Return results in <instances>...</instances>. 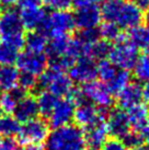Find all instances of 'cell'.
Listing matches in <instances>:
<instances>
[{"mask_svg":"<svg viewBox=\"0 0 149 150\" xmlns=\"http://www.w3.org/2000/svg\"><path fill=\"white\" fill-rule=\"evenodd\" d=\"M21 127V123L10 114H2L0 117V136L4 138H11L17 136Z\"/></svg>","mask_w":149,"mask_h":150,"instance_id":"cell-25","label":"cell"},{"mask_svg":"<svg viewBox=\"0 0 149 150\" xmlns=\"http://www.w3.org/2000/svg\"><path fill=\"white\" fill-rule=\"evenodd\" d=\"M143 99L149 104V81H146L145 86L143 87Z\"/></svg>","mask_w":149,"mask_h":150,"instance_id":"cell-43","label":"cell"},{"mask_svg":"<svg viewBox=\"0 0 149 150\" xmlns=\"http://www.w3.org/2000/svg\"><path fill=\"white\" fill-rule=\"evenodd\" d=\"M74 29L72 13L68 10H53V12L46 14L40 31L47 38H53L57 35H68Z\"/></svg>","mask_w":149,"mask_h":150,"instance_id":"cell-5","label":"cell"},{"mask_svg":"<svg viewBox=\"0 0 149 150\" xmlns=\"http://www.w3.org/2000/svg\"><path fill=\"white\" fill-rule=\"evenodd\" d=\"M77 40L79 42H81L83 45H86L87 47L95 43L98 40H100V34L99 30L94 28V29H86V30H80L79 33L77 34Z\"/></svg>","mask_w":149,"mask_h":150,"instance_id":"cell-32","label":"cell"},{"mask_svg":"<svg viewBox=\"0 0 149 150\" xmlns=\"http://www.w3.org/2000/svg\"><path fill=\"white\" fill-rule=\"evenodd\" d=\"M19 4V0H0V7L4 8H12L13 6Z\"/></svg>","mask_w":149,"mask_h":150,"instance_id":"cell-42","label":"cell"},{"mask_svg":"<svg viewBox=\"0 0 149 150\" xmlns=\"http://www.w3.org/2000/svg\"><path fill=\"white\" fill-rule=\"evenodd\" d=\"M0 150H22L19 142L13 140L12 138H4L0 142Z\"/></svg>","mask_w":149,"mask_h":150,"instance_id":"cell-37","label":"cell"},{"mask_svg":"<svg viewBox=\"0 0 149 150\" xmlns=\"http://www.w3.org/2000/svg\"><path fill=\"white\" fill-rule=\"evenodd\" d=\"M105 126L109 135L121 139L125 134L131 130V123L127 113L121 108L110 111L105 121Z\"/></svg>","mask_w":149,"mask_h":150,"instance_id":"cell-13","label":"cell"},{"mask_svg":"<svg viewBox=\"0 0 149 150\" xmlns=\"http://www.w3.org/2000/svg\"><path fill=\"white\" fill-rule=\"evenodd\" d=\"M72 17H74V26L79 28L80 30L94 29L100 24L102 19L101 11L96 6L77 8Z\"/></svg>","mask_w":149,"mask_h":150,"instance_id":"cell-14","label":"cell"},{"mask_svg":"<svg viewBox=\"0 0 149 150\" xmlns=\"http://www.w3.org/2000/svg\"><path fill=\"white\" fill-rule=\"evenodd\" d=\"M48 42V38L40 30L30 31L28 35L24 36V45L26 50L35 53H44Z\"/></svg>","mask_w":149,"mask_h":150,"instance_id":"cell-23","label":"cell"},{"mask_svg":"<svg viewBox=\"0 0 149 150\" xmlns=\"http://www.w3.org/2000/svg\"><path fill=\"white\" fill-rule=\"evenodd\" d=\"M28 94V92L24 91L22 88L17 86L11 90L4 91V93L0 94V110L2 113L10 114L13 112L14 108L17 106L18 102L24 98Z\"/></svg>","mask_w":149,"mask_h":150,"instance_id":"cell-20","label":"cell"},{"mask_svg":"<svg viewBox=\"0 0 149 150\" xmlns=\"http://www.w3.org/2000/svg\"><path fill=\"white\" fill-rule=\"evenodd\" d=\"M20 18L24 29L29 31L41 29L43 22L45 20L46 11L42 7L20 9Z\"/></svg>","mask_w":149,"mask_h":150,"instance_id":"cell-18","label":"cell"},{"mask_svg":"<svg viewBox=\"0 0 149 150\" xmlns=\"http://www.w3.org/2000/svg\"><path fill=\"white\" fill-rule=\"evenodd\" d=\"M99 34L100 38H102L103 40L108 41V42L117 41L123 35V34L121 33V29L118 25L115 24L114 22L109 21H105L103 24L100 26Z\"/></svg>","mask_w":149,"mask_h":150,"instance_id":"cell-31","label":"cell"},{"mask_svg":"<svg viewBox=\"0 0 149 150\" xmlns=\"http://www.w3.org/2000/svg\"><path fill=\"white\" fill-rule=\"evenodd\" d=\"M59 98L54 96L47 90H43L38 93L36 98L37 108H38V113L45 117H48L52 111L54 110L55 105L57 103Z\"/></svg>","mask_w":149,"mask_h":150,"instance_id":"cell-24","label":"cell"},{"mask_svg":"<svg viewBox=\"0 0 149 150\" xmlns=\"http://www.w3.org/2000/svg\"><path fill=\"white\" fill-rule=\"evenodd\" d=\"M133 69L134 75L139 81H149V53L138 56Z\"/></svg>","mask_w":149,"mask_h":150,"instance_id":"cell-29","label":"cell"},{"mask_svg":"<svg viewBox=\"0 0 149 150\" xmlns=\"http://www.w3.org/2000/svg\"><path fill=\"white\" fill-rule=\"evenodd\" d=\"M25 150H46L45 148H43L41 145H30L25 148Z\"/></svg>","mask_w":149,"mask_h":150,"instance_id":"cell-44","label":"cell"},{"mask_svg":"<svg viewBox=\"0 0 149 150\" xmlns=\"http://www.w3.org/2000/svg\"><path fill=\"white\" fill-rule=\"evenodd\" d=\"M12 113L13 116L21 124L37 117L40 113H38V108H37L36 98L26 94L24 98H22L18 102L17 106L14 108Z\"/></svg>","mask_w":149,"mask_h":150,"instance_id":"cell-16","label":"cell"},{"mask_svg":"<svg viewBox=\"0 0 149 150\" xmlns=\"http://www.w3.org/2000/svg\"><path fill=\"white\" fill-rule=\"evenodd\" d=\"M143 11L134 2L121 1L118 10L116 12L114 23L120 26V29L132 30L141 24Z\"/></svg>","mask_w":149,"mask_h":150,"instance_id":"cell-10","label":"cell"},{"mask_svg":"<svg viewBox=\"0 0 149 150\" xmlns=\"http://www.w3.org/2000/svg\"><path fill=\"white\" fill-rule=\"evenodd\" d=\"M122 142L125 145L127 149H133L135 147H138L143 145V139H141L140 134L138 132H132L129 130L125 134L123 137L121 138Z\"/></svg>","mask_w":149,"mask_h":150,"instance_id":"cell-34","label":"cell"},{"mask_svg":"<svg viewBox=\"0 0 149 150\" xmlns=\"http://www.w3.org/2000/svg\"><path fill=\"white\" fill-rule=\"evenodd\" d=\"M19 50L7 42L0 41V65H12L16 63Z\"/></svg>","mask_w":149,"mask_h":150,"instance_id":"cell-27","label":"cell"},{"mask_svg":"<svg viewBox=\"0 0 149 150\" xmlns=\"http://www.w3.org/2000/svg\"><path fill=\"white\" fill-rule=\"evenodd\" d=\"M0 90H1V89H0Z\"/></svg>","mask_w":149,"mask_h":150,"instance_id":"cell-48","label":"cell"},{"mask_svg":"<svg viewBox=\"0 0 149 150\" xmlns=\"http://www.w3.org/2000/svg\"><path fill=\"white\" fill-rule=\"evenodd\" d=\"M104 0H72V4L76 8H83V7H94L102 4Z\"/></svg>","mask_w":149,"mask_h":150,"instance_id":"cell-38","label":"cell"},{"mask_svg":"<svg viewBox=\"0 0 149 150\" xmlns=\"http://www.w3.org/2000/svg\"><path fill=\"white\" fill-rule=\"evenodd\" d=\"M24 26L20 13L12 8L6 9L0 13V38L1 41L20 50L24 46Z\"/></svg>","mask_w":149,"mask_h":150,"instance_id":"cell-2","label":"cell"},{"mask_svg":"<svg viewBox=\"0 0 149 150\" xmlns=\"http://www.w3.org/2000/svg\"><path fill=\"white\" fill-rule=\"evenodd\" d=\"M143 100V87L138 82H129L117 93V103L121 108H131Z\"/></svg>","mask_w":149,"mask_h":150,"instance_id":"cell-17","label":"cell"},{"mask_svg":"<svg viewBox=\"0 0 149 150\" xmlns=\"http://www.w3.org/2000/svg\"><path fill=\"white\" fill-rule=\"evenodd\" d=\"M129 82H131L129 71L118 68L117 71H116L115 76H114L105 86L108 87V89L110 90V92H111L112 94H117V93H118L122 89H124Z\"/></svg>","mask_w":149,"mask_h":150,"instance_id":"cell-26","label":"cell"},{"mask_svg":"<svg viewBox=\"0 0 149 150\" xmlns=\"http://www.w3.org/2000/svg\"><path fill=\"white\" fill-rule=\"evenodd\" d=\"M99 150H127L125 145L120 138H111L106 139Z\"/></svg>","mask_w":149,"mask_h":150,"instance_id":"cell-36","label":"cell"},{"mask_svg":"<svg viewBox=\"0 0 149 150\" xmlns=\"http://www.w3.org/2000/svg\"><path fill=\"white\" fill-rule=\"evenodd\" d=\"M127 116L131 123V127H134L136 130H139L149 120V108L140 102L128 108Z\"/></svg>","mask_w":149,"mask_h":150,"instance_id":"cell-22","label":"cell"},{"mask_svg":"<svg viewBox=\"0 0 149 150\" xmlns=\"http://www.w3.org/2000/svg\"><path fill=\"white\" fill-rule=\"evenodd\" d=\"M2 114H4V113H2V111L0 110V117H1V115H2Z\"/></svg>","mask_w":149,"mask_h":150,"instance_id":"cell-47","label":"cell"},{"mask_svg":"<svg viewBox=\"0 0 149 150\" xmlns=\"http://www.w3.org/2000/svg\"><path fill=\"white\" fill-rule=\"evenodd\" d=\"M20 70L13 65H4L0 67V89L4 91L11 90L18 86Z\"/></svg>","mask_w":149,"mask_h":150,"instance_id":"cell-21","label":"cell"},{"mask_svg":"<svg viewBox=\"0 0 149 150\" xmlns=\"http://www.w3.org/2000/svg\"><path fill=\"white\" fill-rule=\"evenodd\" d=\"M70 41L71 38L68 35H57V36L50 38L45 48V55L47 57V60L59 58V57L67 55Z\"/></svg>","mask_w":149,"mask_h":150,"instance_id":"cell-19","label":"cell"},{"mask_svg":"<svg viewBox=\"0 0 149 150\" xmlns=\"http://www.w3.org/2000/svg\"><path fill=\"white\" fill-rule=\"evenodd\" d=\"M138 133L140 134L141 139H143V142H146L147 146H149V120L146 122V124L140 129Z\"/></svg>","mask_w":149,"mask_h":150,"instance_id":"cell-40","label":"cell"},{"mask_svg":"<svg viewBox=\"0 0 149 150\" xmlns=\"http://www.w3.org/2000/svg\"><path fill=\"white\" fill-rule=\"evenodd\" d=\"M50 134V125L42 118L35 117L21 125L19 134V142L22 145H41L46 140Z\"/></svg>","mask_w":149,"mask_h":150,"instance_id":"cell-6","label":"cell"},{"mask_svg":"<svg viewBox=\"0 0 149 150\" xmlns=\"http://www.w3.org/2000/svg\"><path fill=\"white\" fill-rule=\"evenodd\" d=\"M111 47L112 45L110 44V42L105 40H98L89 47V56L98 60L106 59V57H109Z\"/></svg>","mask_w":149,"mask_h":150,"instance_id":"cell-28","label":"cell"},{"mask_svg":"<svg viewBox=\"0 0 149 150\" xmlns=\"http://www.w3.org/2000/svg\"><path fill=\"white\" fill-rule=\"evenodd\" d=\"M134 4H136L141 11L149 10V0H134Z\"/></svg>","mask_w":149,"mask_h":150,"instance_id":"cell-41","label":"cell"},{"mask_svg":"<svg viewBox=\"0 0 149 150\" xmlns=\"http://www.w3.org/2000/svg\"><path fill=\"white\" fill-rule=\"evenodd\" d=\"M138 48L128 40L127 36H121L110 50V62L120 69L131 70L134 68L138 58Z\"/></svg>","mask_w":149,"mask_h":150,"instance_id":"cell-4","label":"cell"},{"mask_svg":"<svg viewBox=\"0 0 149 150\" xmlns=\"http://www.w3.org/2000/svg\"><path fill=\"white\" fill-rule=\"evenodd\" d=\"M42 4H43V0H19L20 9L42 7Z\"/></svg>","mask_w":149,"mask_h":150,"instance_id":"cell-39","label":"cell"},{"mask_svg":"<svg viewBox=\"0 0 149 150\" xmlns=\"http://www.w3.org/2000/svg\"><path fill=\"white\" fill-rule=\"evenodd\" d=\"M16 63L20 72L31 74L37 77L46 70L48 60L45 53H35L26 50L19 53Z\"/></svg>","mask_w":149,"mask_h":150,"instance_id":"cell-8","label":"cell"},{"mask_svg":"<svg viewBox=\"0 0 149 150\" xmlns=\"http://www.w3.org/2000/svg\"><path fill=\"white\" fill-rule=\"evenodd\" d=\"M46 150H84V135L77 125L62 126L54 128L45 140Z\"/></svg>","mask_w":149,"mask_h":150,"instance_id":"cell-1","label":"cell"},{"mask_svg":"<svg viewBox=\"0 0 149 150\" xmlns=\"http://www.w3.org/2000/svg\"><path fill=\"white\" fill-rule=\"evenodd\" d=\"M43 4L52 10H68L72 4V0H43Z\"/></svg>","mask_w":149,"mask_h":150,"instance_id":"cell-35","label":"cell"},{"mask_svg":"<svg viewBox=\"0 0 149 150\" xmlns=\"http://www.w3.org/2000/svg\"><path fill=\"white\" fill-rule=\"evenodd\" d=\"M106 112L108 111L95 106L91 102L83 101L74 108V120L77 123V126L86 129L98 122L104 121Z\"/></svg>","mask_w":149,"mask_h":150,"instance_id":"cell-9","label":"cell"},{"mask_svg":"<svg viewBox=\"0 0 149 150\" xmlns=\"http://www.w3.org/2000/svg\"><path fill=\"white\" fill-rule=\"evenodd\" d=\"M83 135H84V145L88 150H99L106 140L109 135L105 122H98L94 125L86 128V133H83Z\"/></svg>","mask_w":149,"mask_h":150,"instance_id":"cell-15","label":"cell"},{"mask_svg":"<svg viewBox=\"0 0 149 150\" xmlns=\"http://www.w3.org/2000/svg\"><path fill=\"white\" fill-rule=\"evenodd\" d=\"M148 12H147V14H146V18H145V20H146V23H147V26H149V10H147Z\"/></svg>","mask_w":149,"mask_h":150,"instance_id":"cell-46","label":"cell"},{"mask_svg":"<svg viewBox=\"0 0 149 150\" xmlns=\"http://www.w3.org/2000/svg\"><path fill=\"white\" fill-rule=\"evenodd\" d=\"M81 92L86 100L105 111H108L114 102L113 94L101 81L92 80L90 82L84 83L81 88Z\"/></svg>","mask_w":149,"mask_h":150,"instance_id":"cell-7","label":"cell"},{"mask_svg":"<svg viewBox=\"0 0 149 150\" xmlns=\"http://www.w3.org/2000/svg\"><path fill=\"white\" fill-rule=\"evenodd\" d=\"M37 87L47 90L57 98H68L74 90V81L65 71L46 69L37 78Z\"/></svg>","mask_w":149,"mask_h":150,"instance_id":"cell-3","label":"cell"},{"mask_svg":"<svg viewBox=\"0 0 149 150\" xmlns=\"http://www.w3.org/2000/svg\"><path fill=\"white\" fill-rule=\"evenodd\" d=\"M18 86L22 88L24 91H31L37 87V77L31 74H25V72H20L19 80H18Z\"/></svg>","mask_w":149,"mask_h":150,"instance_id":"cell-33","label":"cell"},{"mask_svg":"<svg viewBox=\"0 0 149 150\" xmlns=\"http://www.w3.org/2000/svg\"><path fill=\"white\" fill-rule=\"evenodd\" d=\"M74 108L76 104L69 98H62L58 100L54 110L48 116V125L57 128L70 124L74 120Z\"/></svg>","mask_w":149,"mask_h":150,"instance_id":"cell-12","label":"cell"},{"mask_svg":"<svg viewBox=\"0 0 149 150\" xmlns=\"http://www.w3.org/2000/svg\"><path fill=\"white\" fill-rule=\"evenodd\" d=\"M131 150H149V146H144V145H140L138 147H135Z\"/></svg>","mask_w":149,"mask_h":150,"instance_id":"cell-45","label":"cell"},{"mask_svg":"<svg viewBox=\"0 0 149 150\" xmlns=\"http://www.w3.org/2000/svg\"><path fill=\"white\" fill-rule=\"evenodd\" d=\"M68 70V76L70 77V79L78 83L84 84L92 80H95L98 77L96 64L94 63V59L90 56H82L78 58Z\"/></svg>","mask_w":149,"mask_h":150,"instance_id":"cell-11","label":"cell"},{"mask_svg":"<svg viewBox=\"0 0 149 150\" xmlns=\"http://www.w3.org/2000/svg\"><path fill=\"white\" fill-rule=\"evenodd\" d=\"M117 67H115L110 60L106 59H102L100 60V63L96 65V72H98V77L101 79V82L106 84L110 80L115 76L116 71H117Z\"/></svg>","mask_w":149,"mask_h":150,"instance_id":"cell-30","label":"cell"}]
</instances>
